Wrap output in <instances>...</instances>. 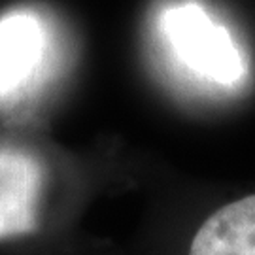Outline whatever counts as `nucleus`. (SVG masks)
Wrapping results in <instances>:
<instances>
[{"label": "nucleus", "instance_id": "f257e3e1", "mask_svg": "<svg viewBox=\"0 0 255 255\" xmlns=\"http://www.w3.org/2000/svg\"><path fill=\"white\" fill-rule=\"evenodd\" d=\"M163 30L176 57L199 78L219 85H235L246 74V63L223 27L195 4L168 9Z\"/></svg>", "mask_w": 255, "mask_h": 255}, {"label": "nucleus", "instance_id": "f03ea898", "mask_svg": "<svg viewBox=\"0 0 255 255\" xmlns=\"http://www.w3.org/2000/svg\"><path fill=\"white\" fill-rule=\"evenodd\" d=\"M44 166L25 147L0 144V240L38 227Z\"/></svg>", "mask_w": 255, "mask_h": 255}, {"label": "nucleus", "instance_id": "7ed1b4c3", "mask_svg": "<svg viewBox=\"0 0 255 255\" xmlns=\"http://www.w3.org/2000/svg\"><path fill=\"white\" fill-rule=\"evenodd\" d=\"M44 34L38 21L13 13L0 21V97L25 87L42 64Z\"/></svg>", "mask_w": 255, "mask_h": 255}, {"label": "nucleus", "instance_id": "20e7f679", "mask_svg": "<svg viewBox=\"0 0 255 255\" xmlns=\"http://www.w3.org/2000/svg\"><path fill=\"white\" fill-rule=\"evenodd\" d=\"M189 255H255V195L212 214L197 231Z\"/></svg>", "mask_w": 255, "mask_h": 255}]
</instances>
